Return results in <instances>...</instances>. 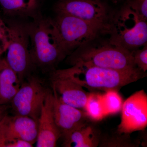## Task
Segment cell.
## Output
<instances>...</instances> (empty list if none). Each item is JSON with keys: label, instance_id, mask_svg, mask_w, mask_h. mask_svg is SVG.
<instances>
[{"label": "cell", "instance_id": "7c38bea8", "mask_svg": "<svg viewBox=\"0 0 147 147\" xmlns=\"http://www.w3.org/2000/svg\"><path fill=\"white\" fill-rule=\"evenodd\" d=\"M53 92L55 121L60 131L61 138L63 139L90 120L84 110L63 102L54 92Z\"/></svg>", "mask_w": 147, "mask_h": 147}, {"label": "cell", "instance_id": "ac0fdd59", "mask_svg": "<svg viewBox=\"0 0 147 147\" xmlns=\"http://www.w3.org/2000/svg\"><path fill=\"white\" fill-rule=\"evenodd\" d=\"M84 111L90 120L98 121L105 117L102 94L98 92H90Z\"/></svg>", "mask_w": 147, "mask_h": 147}, {"label": "cell", "instance_id": "2e32d148", "mask_svg": "<svg viewBox=\"0 0 147 147\" xmlns=\"http://www.w3.org/2000/svg\"><path fill=\"white\" fill-rule=\"evenodd\" d=\"M0 4L9 15L32 16L38 4V0H0Z\"/></svg>", "mask_w": 147, "mask_h": 147}, {"label": "cell", "instance_id": "d6986e66", "mask_svg": "<svg viewBox=\"0 0 147 147\" xmlns=\"http://www.w3.org/2000/svg\"><path fill=\"white\" fill-rule=\"evenodd\" d=\"M102 101L105 116L120 112L123 102L119 91L114 90L104 92L102 94Z\"/></svg>", "mask_w": 147, "mask_h": 147}, {"label": "cell", "instance_id": "cb8c5ba5", "mask_svg": "<svg viewBox=\"0 0 147 147\" xmlns=\"http://www.w3.org/2000/svg\"><path fill=\"white\" fill-rule=\"evenodd\" d=\"M11 110L10 105H0V127Z\"/></svg>", "mask_w": 147, "mask_h": 147}, {"label": "cell", "instance_id": "7a4b0ae2", "mask_svg": "<svg viewBox=\"0 0 147 147\" xmlns=\"http://www.w3.org/2000/svg\"><path fill=\"white\" fill-rule=\"evenodd\" d=\"M26 24L30 43V53L35 67L49 73L56 69L67 56L62 50L50 24V18L38 14Z\"/></svg>", "mask_w": 147, "mask_h": 147}, {"label": "cell", "instance_id": "9a60e30c", "mask_svg": "<svg viewBox=\"0 0 147 147\" xmlns=\"http://www.w3.org/2000/svg\"><path fill=\"white\" fill-rule=\"evenodd\" d=\"M21 86L18 76L6 61L0 63V105H10Z\"/></svg>", "mask_w": 147, "mask_h": 147}, {"label": "cell", "instance_id": "9c48e42d", "mask_svg": "<svg viewBox=\"0 0 147 147\" xmlns=\"http://www.w3.org/2000/svg\"><path fill=\"white\" fill-rule=\"evenodd\" d=\"M120 123L117 131L131 134L144 131L147 126V94L144 90L135 92L123 101Z\"/></svg>", "mask_w": 147, "mask_h": 147}, {"label": "cell", "instance_id": "5bb4252c", "mask_svg": "<svg viewBox=\"0 0 147 147\" xmlns=\"http://www.w3.org/2000/svg\"><path fill=\"white\" fill-rule=\"evenodd\" d=\"M88 121L64 138V147H97L102 131L96 125Z\"/></svg>", "mask_w": 147, "mask_h": 147}, {"label": "cell", "instance_id": "6da1fadb", "mask_svg": "<svg viewBox=\"0 0 147 147\" xmlns=\"http://www.w3.org/2000/svg\"><path fill=\"white\" fill-rule=\"evenodd\" d=\"M67 76L90 92H104L121 88L146 76L139 68L121 71L76 63L70 68L61 69Z\"/></svg>", "mask_w": 147, "mask_h": 147}, {"label": "cell", "instance_id": "d4e9b609", "mask_svg": "<svg viewBox=\"0 0 147 147\" xmlns=\"http://www.w3.org/2000/svg\"><path fill=\"white\" fill-rule=\"evenodd\" d=\"M113 1H115L117 2L118 1H121V0H113Z\"/></svg>", "mask_w": 147, "mask_h": 147}, {"label": "cell", "instance_id": "3957f363", "mask_svg": "<svg viewBox=\"0 0 147 147\" xmlns=\"http://www.w3.org/2000/svg\"><path fill=\"white\" fill-rule=\"evenodd\" d=\"M67 57V61L71 66L83 63L121 71L138 68L134 63L131 52L110 40L97 45L86 44Z\"/></svg>", "mask_w": 147, "mask_h": 147}, {"label": "cell", "instance_id": "484cf974", "mask_svg": "<svg viewBox=\"0 0 147 147\" xmlns=\"http://www.w3.org/2000/svg\"><path fill=\"white\" fill-rule=\"evenodd\" d=\"M2 59H1V58H0V63H1V61Z\"/></svg>", "mask_w": 147, "mask_h": 147}, {"label": "cell", "instance_id": "ffe728a7", "mask_svg": "<svg viewBox=\"0 0 147 147\" xmlns=\"http://www.w3.org/2000/svg\"><path fill=\"white\" fill-rule=\"evenodd\" d=\"M134 63L139 69L144 72L147 70V44L131 52Z\"/></svg>", "mask_w": 147, "mask_h": 147}, {"label": "cell", "instance_id": "7402d4cb", "mask_svg": "<svg viewBox=\"0 0 147 147\" xmlns=\"http://www.w3.org/2000/svg\"><path fill=\"white\" fill-rule=\"evenodd\" d=\"M127 4L137 11L143 18L147 19V0H126Z\"/></svg>", "mask_w": 147, "mask_h": 147}, {"label": "cell", "instance_id": "44dd1931", "mask_svg": "<svg viewBox=\"0 0 147 147\" xmlns=\"http://www.w3.org/2000/svg\"><path fill=\"white\" fill-rule=\"evenodd\" d=\"M9 42V31L7 24L0 18V55L6 52Z\"/></svg>", "mask_w": 147, "mask_h": 147}, {"label": "cell", "instance_id": "5b68a950", "mask_svg": "<svg viewBox=\"0 0 147 147\" xmlns=\"http://www.w3.org/2000/svg\"><path fill=\"white\" fill-rule=\"evenodd\" d=\"M109 40L130 52L146 44L147 20L128 5L113 17Z\"/></svg>", "mask_w": 147, "mask_h": 147}, {"label": "cell", "instance_id": "30bf717a", "mask_svg": "<svg viewBox=\"0 0 147 147\" xmlns=\"http://www.w3.org/2000/svg\"><path fill=\"white\" fill-rule=\"evenodd\" d=\"M38 121L26 116L10 115L5 119L0 127V147L16 140H23L33 145L36 143Z\"/></svg>", "mask_w": 147, "mask_h": 147}, {"label": "cell", "instance_id": "603a6c76", "mask_svg": "<svg viewBox=\"0 0 147 147\" xmlns=\"http://www.w3.org/2000/svg\"><path fill=\"white\" fill-rule=\"evenodd\" d=\"M33 145L30 142L23 140H15L5 145V147H32Z\"/></svg>", "mask_w": 147, "mask_h": 147}, {"label": "cell", "instance_id": "8992f818", "mask_svg": "<svg viewBox=\"0 0 147 147\" xmlns=\"http://www.w3.org/2000/svg\"><path fill=\"white\" fill-rule=\"evenodd\" d=\"M9 42L5 60L18 76L21 84L35 68L30 53V38L26 24L12 21L7 24Z\"/></svg>", "mask_w": 147, "mask_h": 147}, {"label": "cell", "instance_id": "277c9868", "mask_svg": "<svg viewBox=\"0 0 147 147\" xmlns=\"http://www.w3.org/2000/svg\"><path fill=\"white\" fill-rule=\"evenodd\" d=\"M50 20L58 42L67 57L100 34L106 33L99 27L71 15L57 13L55 18Z\"/></svg>", "mask_w": 147, "mask_h": 147}, {"label": "cell", "instance_id": "e0dca14e", "mask_svg": "<svg viewBox=\"0 0 147 147\" xmlns=\"http://www.w3.org/2000/svg\"><path fill=\"white\" fill-rule=\"evenodd\" d=\"M130 134L120 133L117 130L102 132L99 141V147H138L141 145L139 139H133Z\"/></svg>", "mask_w": 147, "mask_h": 147}, {"label": "cell", "instance_id": "ba28073f", "mask_svg": "<svg viewBox=\"0 0 147 147\" xmlns=\"http://www.w3.org/2000/svg\"><path fill=\"white\" fill-rule=\"evenodd\" d=\"M55 9L57 13L80 18L109 33L113 17L104 0H59Z\"/></svg>", "mask_w": 147, "mask_h": 147}, {"label": "cell", "instance_id": "8fae6325", "mask_svg": "<svg viewBox=\"0 0 147 147\" xmlns=\"http://www.w3.org/2000/svg\"><path fill=\"white\" fill-rule=\"evenodd\" d=\"M49 81L52 91L63 102L84 111L89 93L81 85L61 69H55L50 72Z\"/></svg>", "mask_w": 147, "mask_h": 147}, {"label": "cell", "instance_id": "52a82bcc", "mask_svg": "<svg viewBox=\"0 0 147 147\" xmlns=\"http://www.w3.org/2000/svg\"><path fill=\"white\" fill-rule=\"evenodd\" d=\"M51 88L42 79L31 74L21 84L10 104L13 115L26 116L38 121L42 104Z\"/></svg>", "mask_w": 147, "mask_h": 147}, {"label": "cell", "instance_id": "4fadbf2b", "mask_svg": "<svg viewBox=\"0 0 147 147\" xmlns=\"http://www.w3.org/2000/svg\"><path fill=\"white\" fill-rule=\"evenodd\" d=\"M54 96L52 90L42 104L38 120V133L36 147H55L61 138L55 122L53 111Z\"/></svg>", "mask_w": 147, "mask_h": 147}]
</instances>
